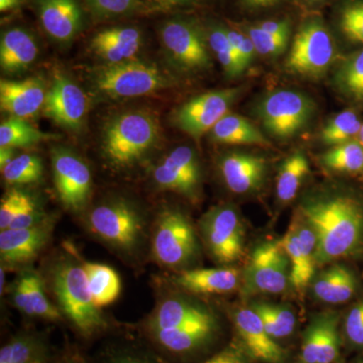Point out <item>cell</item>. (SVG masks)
<instances>
[{"instance_id":"obj_1","label":"cell","mask_w":363,"mask_h":363,"mask_svg":"<svg viewBox=\"0 0 363 363\" xmlns=\"http://www.w3.org/2000/svg\"><path fill=\"white\" fill-rule=\"evenodd\" d=\"M298 213L314 230L316 264H325L354 252L363 238L362 203L343 194L314 196L302 203Z\"/></svg>"},{"instance_id":"obj_2","label":"cell","mask_w":363,"mask_h":363,"mask_svg":"<svg viewBox=\"0 0 363 363\" xmlns=\"http://www.w3.org/2000/svg\"><path fill=\"white\" fill-rule=\"evenodd\" d=\"M161 138L159 121L149 111H128L111 119L104 133V156L111 166L128 168L156 147Z\"/></svg>"},{"instance_id":"obj_3","label":"cell","mask_w":363,"mask_h":363,"mask_svg":"<svg viewBox=\"0 0 363 363\" xmlns=\"http://www.w3.org/2000/svg\"><path fill=\"white\" fill-rule=\"evenodd\" d=\"M52 286L61 309L84 335L104 326L100 310L93 302L83 264L73 259L59 262L52 272Z\"/></svg>"},{"instance_id":"obj_4","label":"cell","mask_w":363,"mask_h":363,"mask_svg":"<svg viewBox=\"0 0 363 363\" xmlns=\"http://www.w3.org/2000/svg\"><path fill=\"white\" fill-rule=\"evenodd\" d=\"M92 82L98 93L111 99L147 96L173 84L159 67L136 60L101 67L93 74Z\"/></svg>"},{"instance_id":"obj_5","label":"cell","mask_w":363,"mask_h":363,"mask_svg":"<svg viewBox=\"0 0 363 363\" xmlns=\"http://www.w3.org/2000/svg\"><path fill=\"white\" fill-rule=\"evenodd\" d=\"M336 57L337 49L331 33L322 18L313 16L298 28L286 68L301 77L320 79L333 65Z\"/></svg>"},{"instance_id":"obj_6","label":"cell","mask_w":363,"mask_h":363,"mask_svg":"<svg viewBox=\"0 0 363 363\" xmlns=\"http://www.w3.org/2000/svg\"><path fill=\"white\" fill-rule=\"evenodd\" d=\"M316 111L314 101L302 92L274 91L257 107L264 130L277 140H290L305 130Z\"/></svg>"},{"instance_id":"obj_7","label":"cell","mask_w":363,"mask_h":363,"mask_svg":"<svg viewBox=\"0 0 363 363\" xmlns=\"http://www.w3.org/2000/svg\"><path fill=\"white\" fill-rule=\"evenodd\" d=\"M88 225L99 240L123 252H133L142 242L143 217L123 200L102 203L88 216Z\"/></svg>"},{"instance_id":"obj_8","label":"cell","mask_w":363,"mask_h":363,"mask_svg":"<svg viewBox=\"0 0 363 363\" xmlns=\"http://www.w3.org/2000/svg\"><path fill=\"white\" fill-rule=\"evenodd\" d=\"M198 252L194 227L187 217L176 209L160 214L154 238L152 253L157 262L169 267L185 266Z\"/></svg>"},{"instance_id":"obj_9","label":"cell","mask_w":363,"mask_h":363,"mask_svg":"<svg viewBox=\"0 0 363 363\" xmlns=\"http://www.w3.org/2000/svg\"><path fill=\"white\" fill-rule=\"evenodd\" d=\"M161 40L169 58L182 71L197 73L211 68L206 35L192 21H167L161 28Z\"/></svg>"},{"instance_id":"obj_10","label":"cell","mask_w":363,"mask_h":363,"mask_svg":"<svg viewBox=\"0 0 363 363\" xmlns=\"http://www.w3.org/2000/svg\"><path fill=\"white\" fill-rule=\"evenodd\" d=\"M241 91L240 87H235L203 93L177 109L174 123L182 131L198 140L228 114Z\"/></svg>"},{"instance_id":"obj_11","label":"cell","mask_w":363,"mask_h":363,"mask_svg":"<svg viewBox=\"0 0 363 363\" xmlns=\"http://www.w3.org/2000/svg\"><path fill=\"white\" fill-rule=\"evenodd\" d=\"M201 225L208 250L217 262L230 264L242 255L245 230L233 206L223 205L210 210Z\"/></svg>"},{"instance_id":"obj_12","label":"cell","mask_w":363,"mask_h":363,"mask_svg":"<svg viewBox=\"0 0 363 363\" xmlns=\"http://www.w3.org/2000/svg\"><path fill=\"white\" fill-rule=\"evenodd\" d=\"M290 262L279 241H267L253 250L245 274L247 292L279 294L290 281Z\"/></svg>"},{"instance_id":"obj_13","label":"cell","mask_w":363,"mask_h":363,"mask_svg":"<svg viewBox=\"0 0 363 363\" xmlns=\"http://www.w3.org/2000/svg\"><path fill=\"white\" fill-rule=\"evenodd\" d=\"M55 187L64 206L79 212L89 200L92 176L86 162L71 150L56 149L52 152Z\"/></svg>"},{"instance_id":"obj_14","label":"cell","mask_w":363,"mask_h":363,"mask_svg":"<svg viewBox=\"0 0 363 363\" xmlns=\"http://www.w3.org/2000/svg\"><path fill=\"white\" fill-rule=\"evenodd\" d=\"M88 111L84 91L68 76L58 73L47 91L43 111L55 123L70 130L82 126Z\"/></svg>"},{"instance_id":"obj_15","label":"cell","mask_w":363,"mask_h":363,"mask_svg":"<svg viewBox=\"0 0 363 363\" xmlns=\"http://www.w3.org/2000/svg\"><path fill=\"white\" fill-rule=\"evenodd\" d=\"M152 177L157 187L194 199L199 192L201 169L194 150L179 147L157 164Z\"/></svg>"},{"instance_id":"obj_16","label":"cell","mask_w":363,"mask_h":363,"mask_svg":"<svg viewBox=\"0 0 363 363\" xmlns=\"http://www.w3.org/2000/svg\"><path fill=\"white\" fill-rule=\"evenodd\" d=\"M337 313L325 312L306 329L301 347V363H333L339 357L340 338Z\"/></svg>"},{"instance_id":"obj_17","label":"cell","mask_w":363,"mask_h":363,"mask_svg":"<svg viewBox=\"0 0 363 363\" xmlns=\"http://www.w3.org/2000/svg\"><path fill=\"white\" fill-rule=\"evenodd\" d=\"M222 178L227 188L242 195L259 190L266 180L267 161L264 157L245 152H230L219 162Z\"/></svg>"},{"instance_id":"obj_18","label":"cell","mask_w":363,"mask_h":363,"mask_svg":"<svg viewBox=\"0 0 363 363\" xmlns=\"http://www.w3.org/2000/svg\"><path fill=\"white\" fill-rule=\"evenodd\" d=\"M40 23L51 39L69 43L82 30L83 13L77 0H37Z\"/></svg>"},{"instance_id":"obj_19","label":"cell","mask_w":363,"mask_h":363,"mask_svg":"<svg viewBox=\"0 0 363 363\" xmlns=\"http://www.w3.org/2000/svg\"><path fill=\"white\" fill-rule=\"evenodd\" d=\"M234 323L248 353L267 363H283V348L267 333L262 320L252 308L240 309L234 315Z\"/></svg>"},{"instance_id":"obj_20","label":"cell","mask_w":363,"mask_h":363,"mask_svg":"<svg viewBox=\"0 0 363 363\" xmlns=\"http://www.w3.org/2000/svg\"><path fill=\"white\" fill-rule=\"evenodd\" d=\"M47 91L35 78L0 81V107L11 117L28 119L44 107Z\"/></svg>"},{"instance_id":"obj_21","label":"cell","mask_w":363,"mask_h":363,"mask_svg":"<svg viewBox=\"0 0 363 363\" xmlns=\"http://www.w3.org/2000/svg\"><path fill=\"white\" fill-rule=\"evenodd\" d=\"M51 224L28 228H9L0 233V255L7 264H21L32 259L42 250L51 235Z\"/></svg>"},{"instance_id":"obj_22","label":"cell","mask_w":363,"mask_h":363,"mask_svg":"<svg viewBox=\"0 0 363 363\" xmlns=\"http://www.w3.org/2000/svg\"><path fill=\"white\" fill-rule=\"evenodd\" d=\"M143 37L133 26H116L96 33L91 40L92 51L107 64H118L135 60Z\"/></svg>"},{"instance_id":"obj_23","label":"cell","mask_w":363,"mask_h":363,"mask_svg":"<svg viewBox=\"0 0 363 363\" xmlns=\"http://www.w3.org/2000/svg\"><path fill=\"white\" fill-rule=\"evenodd\" d=\"M240 272L234 267L196 269L181 272L175 284L191 293L226 294L233 292L240 284Z\"/></svg>"},{"instance_id":"obj_24","label":"cell","mask_w":363,"mask_h":363,"mask_svg":"<svg viewBox=\"0 0 363 363\" xmlns=\"http://www.w3.org/2000/svg\"><path fill=\"white\" fill-rule=\"evenodd\" d=\"M39 55L35 38L23 28H13L2 33L0 66L9 74L20 73L32 65Z\"/></svg>"},{"instance_id":"obj_25","label":"cell","mask_w":363,"mask_h":363,"mask_svg":"<svg viewBox=\"0 0 363 363\" xmlns=\"http://www.w3.org/2000/svg\"><path fill=\"white\" fill-rule=\"evenodd\" d=\"M214 318L211 312L202 306L180 298L162 301L150 320V331L157 329L180 328L196 322Z\"/></svg>"},{"instance_id":"obj_26","label":"cell","mask_w":363,"mask_h":363,"mask_svg":"<svg viewBox=\"0 0 363 363\" xmlns=\"http://www.w3.org/2000/svg\"><path fill=\"white\" fill-rule=\"evenodd\" d=\"M357 286L353 272L342 264H335L317 277L313 285V292L322 302L341 304L354 295Z\"/></svg>"},{"instance_id":"obj_27","label":"cell","mask_w":363,"mask_h":363,"mask_svg":"<svg viewBox=\"0 0 363 363\" xmlns=\"http://www.w3.org/2000/svg\"><path fill=\"white\" fill-rule=\"evenodd\" d=\"M216 328L215 318L196 322L180 328L152 330L155 339L172 352H187L199 347L211 337Z\"/></svg>"},{"instance_id":"obj_28","label":"cell","mask_w":363,"mask_h":363,"mask_svg":"<svg viewBox=\"0 0 363 363\" xmlns=\"http://www.w3.org/2000/svg\"><path fill=\"white\" fill-rule=\"evenodd\" d=\"M210 138L215 143L223 145H259L266 147L269 140L247 118L228 113L210 131Z\"/></svg>"},{"instance_id":"obj_29","label":"cell","mask_w":363,"mask_h":363,"mask_svg":"<svg viewBox=\"0 0 363 363\" xmlns=\"http://www.w3.org/2000/svg\"><path fill=\"white\" fill-rule=\"evenodd\" d=\"M93 302L98 309L116 302L121 291V281L117 272L106 264L96 262L83 264Z\"/></svg>"},{"instance_id":"obj_30","label":"cell","mask_w":363,"mask_h":363,"mask_svg":"<svg viewBox=\"0 0 363 363\" xmlns=\"http://www.w3.org/2000/svg\"><path fill=\"white\" fill-rule=\"evenodd\" d=\"M309 172V162L303 152H296L286 157L277 176L276 191L279 201H292Z\"/></svg>"},{"instance_id":"obj_31","label":"cell","mask_w":363,"mask_h":363,"mask_svg":"<svg viewBox=\"0 0 363 363\" xmlns=\"http://www.w3.org/2000/svg\"><path fill=\"white\" fill-rule=\"evenodd\" d=\"M279 243L290 262V283L294 288L302 290L311 281L316 266L305 257L298 243L297 234L292 226L289 227L285 235L279 240Z\"/></svg>"},{"instance_id":"obj_32","label":"cell","mask_w":363,"mask_h":363,"mask_svg":"<svg viewBox=\"0 0 363 363\" xmlns=\"http://www.w3.org/2000/svg\"><path fill=\"white\" fill-rule=\"evenodd\" d=\"M334 83L346 97L363 102V49L343 60L334 75Z\"/></svg>"},{"instance_id":"obj_33","label":"cell","mask_w":363,"mask_h":363,"mask_svg":"<svg viewBox=\"0 0 363 363\" xmlns=\"http://www.w3.org/2000/svg\"><path fill=\"white\" fill-rule=\"evenodd\" d=\"M54 138L51 133L33 128L26 119L16 117H11L0 125V147H30Z\"/></svg>"},{"instance_id":"obj_34","label":"cell","mask_w":363,"mask_h":363,"mask_svg":"<svg viewBox=\"0 0 363 363\" xmlns=\"http://www.w3.org/2000/svg\"><path fill=\"white\" fill-rule=\"evenodd\" d=\"M250 308L259 315L262 325L272 338H284L293 333L296 317L292 310L266 302L253 303Z\"/></svg>"},{"instance_id":"obj_35","label":"cell","mask_w":363,"mask_h":363,"mask_svg":"<svg viewBox=\"0 0 363 363\" xmlns=\"http://www.w3.org/2000/svg\"><path fill=\"white\" fill-rule=\"evenodd\" d=\"M321 162L332 171L359 173L363 171V145L358 140L335 145L322 155Z\"/></svg>"},{"instance_id":"obj_36","label":"cell","mask_w":363,"mask_h":363,"mask_svg":"<svg viewBox=\"0 0 363 363\" xmlns=\"http://www.w3.org/2000/svg\"><path fill=\"white\" fill-rule=\"evenodd\" d=\"M208 45L214 52L228 77L235 78L245 73L225 30V26H210L206 35Z\"/></svg>"},{"instance_id":"obj_37","label":"cell","mask_w":363,"mask_h":363,"mask_svg":"<svg viewBox=\"0 0 363 363\" xmlns=\"http://www.w3.org/2000/svg\"><path fill=\"white\" fill-rule=\"evenodd\" d=\"M362 123L352 109L340 112L330 119L321 131V140L327 145H342L359 135Z\"/></svg>"},{"instance_id":"obj_38","label":"cell","mask_w":363,"mask_h":363,"mask_svg":"<svg viewBox=\"0 0 363 363\" xmlns=\"http://www.w3.org/2000/svg\"><path fill=\"white\" fill-rule=\"evenodd\" d=\"M42 160L35 155L23 154L16 156L1 169L2 177L9 185H28L42 179Z\"/></svg>"},{"instance_id":"obj_39","label":"cell","mask_w":363,"mask_h":363,"mask_svg":"<svg viewBox=\"0 0 363 363\" xmlns=\"http://www.w3.org/2000/svg\"><path fill=\"white\" fill-rule=\"evenodd\" d=\"M341 33L353 44L363 45V0H346L338 14Z\"/></svg>"},{"instance_id":"obj_40","label":"cell","mask_w":363,"mask_h":363,"mask_svg":"<svg viewBox=\"0 0 363 363\" xmlns=\"http://www.w3.org/2000/svg\"><path fill=\"white\" fill-rule=\"evenodd\" d=\"M26 285H28V298H30V307H32L33 316L43 318V319L55 320L60 319L58 309L50 303L49 298L45 293L44 283L37 272H23Z\"/></svg>"},{"instance_id":"obj_41","label":"cell","mask_w":363,"mask_h":363,"mask_svg":"<svg viewBox=\"0 0 363 363\" xmlns=\"http://www.w3.org/2000/svg\"><path fill=\"white\" fill-rule=\"evenodd\" d=\"M40 355L39 344L30 336H20L0 350V363H38Z\"/></svg>"},{"instance_id":"obj_42","label":"cell","mask_w":363,"mask_h":363,"mask_svg":"<svg viewBox=\"0 0 363 363\" xmlns=\"http://www.w3.org/2000/svg\"><path fill=\"white\" fill-rule=\"evenodd\" d=\"M255 45L257 54L266 57H278L286 51L289 40L286 38L276 37L264 32L257 25L245 26L242 28Z\"/></svg>"},{"instance_id":"obj_43","label":"cell","mask_w":363,"mask_h":363,"mask_svg":"<svg viewBox=\"0 0 363 363\" xmlns=\"http://www.w3.org/2000/svg\"><path fill=\"white\" fill-rule=\"evenodd\" d=\"M90 11L98 18H111L128 16L138 11L140 0H85Z\"/></svg>"},{"instance_id":"obj_44","label":"cell","mask_w":363,"mask_h":363,"mask_svg":"<svg viewBox=\"0 0 363 363\" xmlns=\"http://www.w3.org/2000/svg\"><path fill=\"white\" fill-rule=\"evenodd\" d=\"M30 196L18 189H11L6 193L0 202V228H9Z\"/></svg>"},{"instance_id":"obj_45","label":"cell","mask_w":363,"mask_h":363,"mask_svg":"<svg viewBox=\"0 0 363 363\" xmlns=\"http://www.w3.org/2000/svg\"><path fill=\"white\" fill-rule=\"evenodd\" d=\"M225 30L243 71H247L252 66L255 54H257L252 40L240 28L225 26Z\"/></svg>"},{"instance_id":"obj_46","label":"cell","mask_w":363,"mask_h":363,"mask_svg":"<svg viewBox=\"0 0 363 363\" xmlns=\"http://www.w3.org/2000/svg\"><path fill=\"white\" fill-rule=\"evenodd\" d=\"M345 332L351 343L363 346V301L350 310L346 318Z\"/></svg>"},{"instance_id":"obj_47","label":"cell","mask_w":363,"mask_h":363,"mask_svg":"<svg viewBox=\"0 0 363 363\" xmlns=\"http://www.w3.org/2000/svg\"><path fill=\"white\" fill-rule=\"evenodd\" d=\"M43 222H45L44 214L38 207L35 200L30 197L25 206L21 210L20 213L9 226V228H28V227L39 225Z\"/></svg>"},{"instance_id":"obj_48","label":"cell","mask_w":363,"mask_h":363,"mask_svg":"<svg viewBox=\"0 0 363 363\" xmlns=\"http://www.w3.org/2000/svg\"><path fill=\"white\" fill-rule=\"evenodd\" d=\"M13 298L14 304L21 312L25 313L28 316H33L30 298H28V285H26L23 274L16 281V285L13 286Z\"/></svg>"},{"instance_id":"obj_49","label":"cell","mask_w":363,"mask_h":363,"mask_svg":"<svg viewBox=\"0 0 363 363\" xmlns=\"http://www.w3.org/2000/svg\"><path fill=\"white\" fill-rule=\"evenodd\" d=\"M264 32L271 33L272 35L279 38H286L290 39L291 30H292V25L288 18L285 20H269L260 21L257 23Z\"/></svg>"},{"instance_id":"obj_50","label":"cell","mask_w":363,"mask_h":363,"mask_svg":"<svg viewBox=\"0 0 363 363\" xmlns=\"http://www.w3.org/2000/svg\"><path fill=\"white\" fill-rule=\"evenodd\" d=\"M204 363H243V358L240 351L228 348Z\"/></svg>"},{"instance_id":"obj_51","label":"cell","mask_w":363,"mask_h":363,"mask_svg":"<svg viewBox=\"0 0 363 363\" xmlns=\"http://www.w3.org/2000/svg\"><path fill=\"white\" fill-rule=\"evenodd\" d=\"M283 0H241L243 6L248 9H262L272 7Z\"/></svg>"},{"instance_id":"obj_52","label":"cell","mask_w":363,"mask_h":363,"mask_svg":"<svg viewBox=\"0 0 363 363\" xmlns=\"http://www.w3.org/2000/svg\"><path fill=\"white\" fill-rule=\"evenodd\" d=\"M16 157L13 147H0V168H6Z\"/></svg>"},{"instance_id":"obj_53","label":"cell","mask_w":363,"mask_h":363,"mask_svg":"<svg viewBox=\"0 0 363 363\" xmlns=\"http://www.w3.org/2000/svg\"><path fill=\"white\" fill-rule=\"evenodd\" d=\"M160 6L162 7H175L186 6V4H192L196 0H152Z\"/></svg>"},{"instance_id":"obj_54","label":"cell","mask_w":363,"mask_h":363,"mask_svg":"<svg viewBox=\"0 0 363 363\" xmlns=\"http://www.w3.org/2000/svg\"><path fill=\"white\" fill-rule=\"evenodd\" d=\"M21 0H0V11L1 13L16 9L21 4Z\"/></svg>"},{"instance_id":"obj_55","label":"cell","mask_w":363,"mask_h":363,"mask_svg":"<svg viewBox=\"0 0 363 363\" xmlns=\"http://www.w3.org/2000/svg\"><path fill=\"white\" fill-rule=\"evenodd\" d=\"M111 363H147L143 362V360L140 359V358L133 357H126V355H123V357H119L116 358Z\"/></svg>"},{"instance_id":"obj_56","label":"cell","mask_w":363,"mask_h":363,"mask_svg":"<svg viewBox=\"0 0 363 363\" xmlns=\"http://www.w3.org/2000/svg\"><path fill=\"white\" fill-rule=\"evenodd\" d=\"M358 142L362 143V145H363V123L362 126V130H360L359 131V135H358Z\"/></svg>"},{"instance_id":"obj_57","label":"cell","mask_w":363,"mask_h":363,"mask_svg":"<svg viewBox=\"0 0 363 363\" xmlns=\"http://www.w3.org/2000/svg\"><path fill=\"white\" fill-rule=\"evenodd\" d=\"M308 1H310V2H323V1H327V0H308Z\"/></svg>"},{"instance_id":"obj_58","label":"cell","mask_w":363,"mask_h":363,"mask_svg":"<svg viewBox=\"0 0 363 363\" xmlns=\"http://www.w3.org/2000/svg\"><path fill=\"white\" fill-rule=\"evenodd\" d=\"M360 363H363V362H360Z\"/></svg>"}]
</instances>
